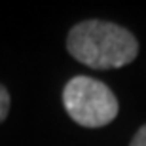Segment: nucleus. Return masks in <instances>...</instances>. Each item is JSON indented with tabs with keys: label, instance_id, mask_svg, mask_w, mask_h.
Returning <instances> with one entry per match:
<instances>
[{
	"label": "nucleus",
	"instance_id": "nucleus-4",
	"mask_svg": "<svg viewBox=\"0 0 146 146\" xmlns=\"http://www.w3.org/2000/svg\"><path fill=\"white\" fill-rule=\"evenodd\" d=\"M129 146H146V125H142L141 129L137 131V135L133 137Z\"/></svg>",
	"mask_w": 146,
	"mask_h": 146
},
{
	"label": "nucleus",
	"instance_id": "nucleus-1",
	"mask_svg": "<svg viewBox=\"0 0 146 146\" xmlns=\"http://www.w3.org/2000/svg\"><path fill=\"white\" fill-rule=\"evenodd\" d=\"M66 49L76 61L95 70L129 65L139 55L137 38L116 23L89 19L70 29Z\"/></svg>",
	"mask_w": 146,
	"mask_h": 146
},
{
	"label": "nucleus",
	"instance_id": "nucleus-3",
	"mask_svg": "<svg viewBox=\"0 0 146 146\" xmlns=\"http://www.w3.org/2000/svg\"><path fill=\"white\" fill-rule=\"evenodd\" d=\"M10 93L2 84H0V123L8 118V112H10Z\"/></svg>",
	"mask_w": 146,
	"mask_h": 146
},
{
	"label": "nucleus",
	"instance_id": "nucleus-2",
	"mask_svg": "<svg viewBox=\"0 0 146 146\" xmlns=\"http://www.w3.org/2000/svg\"><path fill=\"white\" fill-rule=\"evenodd\" d=\"M63 104L66 114L84 127H103L118 116V99L106 84L76 76L63 89Z\"/></svg>",
	"mask_w": 146,
	"mask_h": 146
}]
</instances>
